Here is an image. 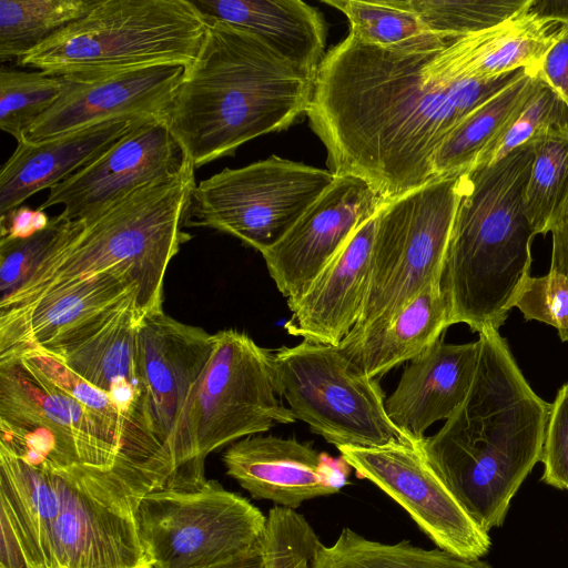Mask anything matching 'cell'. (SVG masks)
<instances>
[{"label": "cell", "mask_w": 568, "mask_h": 568, "mask_svg": "<svg viewBox=\"0 0 568 568\" xmlns=\"http://www.w3.org/2000/svg\"><path fill=\"white\" fill-rule=\"evenodd\" d=\"M526 4L495 27L474 59L475 78L493 79L517 70L538 75L540 64L559 39L562 24L537 18Z\"/></svg>", "instance_id": "f546056e"}, {"label": "cell", "mask_w": 568, "mask_h": 568, "mask_svg": "<svg viewBox=\"0 0 568 568\" xmlns=\"http://www.w3.org/2000/svg\"><path fill=\"white\" fill-rule=\"evenodd\" d=\"M540 78L526 71L467 114L434 156L436 179L465 173L497 141L535 93Z\"/></svg>", "instance_id": "83f0119b"}, {"label": "cell", "mask_w": 568, "mask_h": 568, "mask_svg": "<svg viewBox=\"0 0 568 568\" xmlns=\"http://www.w3.org/2000/svg\"><path fill=\"white\" fill-rule=\"evenodd\" d=\"M323 457L295 438L258 434L233 443L223 463L254 499L296 510L306 500L336 494L323 479Z\"/></svg>", "instance_id": "603a6c76"}, {"label": "cell", "mask_w": 568, "mask_h": 568, "mask_svg": "<svg viewBox=\"0 0 568 568\" xmlns=\"http://www.w3.org/2000/svg\"><path fill=\"white\" fill-rule=\"evenodd\" d=\"M280 396L337 448L415 443L388 418L384 392L339 346L303 339L273 352Z\"/></svg>", "instance_id": "9c48e42d"}, {"label": "cell", "mask_w": 568, "mask_h": 568, "mask_svg": "<svg viewBox=\"0 0 568 568\" xmlns=\"http://www.w3.org/2000/svg\"><path fill=\"white\" fill-rule=\"evenodd\" d=\"M206 19L201 49L162 114L195 170L287 129L307 113L315 82L255 34Z\"/></svg>", "instance_id": "3957f363"}, {"label": "cell", "mask_w": 568, "mask_h": 568, "mask_svg": "<svg viewBox=\"0 0 568 568\" xmlns=\"http://www.w3.org/2000/svg\"><path fill=\"white\" fill-rule=\"evenodd\" d=\"M478 341L445 343L443 336L409 361L394 392L385 398L392 423L420 443L434 423L448 419L465 402L476 371Z\"/></svg>", "instance_id": "7402d4cb"}, {"label": "cell", "mask_w": 568, "mask_h": 568, "mask_svg": "<svg viewBox=\"0 0 568 568\" xmlns=\"http://www.w3.org/2000/svg\"><path fill=\"white\" fill-rule=\"evenodd\" d=\"M477 341L465 402L420 445L445 486L489 532L503 525L513 497L541 462L551 404L532 390L498 331Z\"/></svg>", "instance_id": "7a4b0ae2"}, {"label": "cell", "mask_w": 568, "mask_h": 568, "mask_svg": "<svg viewBox=\"0 0 568 568\" xmlns=\"http://www.w3.org/2000/svg\"><path fill=\"white\" fill-rule=\"evenodd\" d=\"M138 121L119 119L38 141L18 142L0 171V215L70 178Z\"/></svg>", "instance_id": "cb8c5ba5"}, {"label": "cell", "mask_w": 568, "mask_h": 568, "mask_svg": "<svg viewBox=\"0 0 568 568\" xmlns=\"http://www.w3.org/2000/svg\"><path fill=\"white\" fill-rule=\"evenodd\" d=\"M310 568H489L440 548L426 549L408 540L382 542L345 527L331 545L320 542Z\"/></svg>", "instance_id": "f1b7e54d"}, {"label": "cell", "mask_w": 568, "mask_h": 568, "mask_svg": "<svg viewBox=\"0 0 568 568\" xmlns=\"http://www.w3.org/2000/svg\"><path fill=\"white\" fill-rule=\"evenodd\" d=\"M122 271L74 282L32 303L0 311V365L45 348L135 294ZM136 307V305H135Z\"/></svg>", "instance_id": "ffe728a7"}, {"label": "cell", "mask_w": 568, "mask_h": 568, "mask_svg": "<svg viewBox=\"0 0 568 568\" xmlns=\"http://www.w3.org/2000/svg\"><path fill=\"white\" fill-rule=\"evenodd\" d=\"M566 125H568L567 104L540 79L535 93L523 111L474 166L493 164L518 146L528 143L540 132Z\"/></svg>", "instance_id": "8d00e7d4"}, {"label": "cell", "mask_w": 568, "mask_h": 568, "mask_svg": "<svg viewBox=\"0 0 568 568\" xmlns=\"http://www.w3.org/2000/svg\"><path fill=\"white\" fill-rule=\"evenodd\" d=\"M534 153L528 142L463 174L440 287L448 325L478 334L498 328L530 277L536 232L525 210Z\"/></svg>", "instance_id": "5b68a950"}, {"label": "cell", "mask_w": 568, "mask_h": 568, "mask_svg": "<svg viewBox=\"0 0 568 568\" xmlns=\"http://www.w3.org/2000/svg\"><path fill=\"white\" fill-rule=\"evenodd\" d=\"M65 219L51 217L39 233L22 240L0 242L1 300L18 291L32 276L60 235Z\"/></svg>", "instance_id": "74e56055"}, {"label": "cell", "mask_w": 568, "mask_h": 568, "mask_svg": "<svg viewBox=\"0 0 568 568\" xmlns=\"http://www.w3.org/2000/svg\"><path fill=\"white\" fill-rule=\"evenodd\" d=\"M538 77L554 89L568 106V24L545 55Z\"/></svg>", "instance_id": "60d3db41"}, {"label": "cell", "mask_w": 568, "mask_h": 568, "mask_svg": "<svg viewBox=\"0 0 568 568\" xmlns=\"http://www.w3.org/2000/svg\"><path fill=\"white\" fill-rule=\"evenodd\" d=\"M216 344L215 334L184 324L163 310L136 324V367L151 434L173 471L164 488L196 489L206 484L196 458L192 419L195 399Z\"/></svg>", "instance_id": "ba28073f"}, {"label": "cell", "mask_w": 568, "mask_h": 568, "mask_svg": "<svg viewBox=\"0 0 568 568\" xmlns=\"http://www.w3.org/2000/svg\"><path fill=\"white\" fill-rule=\"evenodd\" d=\"M0 568H37L12 518L3 508H0Z\"/></svg>", "instance_id": "7bdbcfd3"}, {"label": "cell", "mask_w": 568, "mask_h": 568, "mask_svg": "<svg viewBox=\"0 0 568 568\" xmlns=\"http://www.w3.org/2000/svg\"><path fill=\"white\" fill-rule=\"evenodd\" d=\"M135 305L136 295H130L54 344L37 351L49 354L91 385L108 393L128 416L153 437L143 410L136 367L139 317Z\"/></svg>", "instance_id": "d6986e66"}, {"label": "cell", "mask_w": 568, "mask_h": 568, "mask_svg": "<svg viewBox=\"0 0 568 568\" xmlns=\"http://www.w3.org/2000/svg\"><path fill=\"white\" fill-rule=\"evenodd\" d=\"M527 0H404L424 26L447 38L493 29L509 20Z\"/></svg>", "instance_id": "e575fe53"}, {"label": "cell", "mask_w": 568, "mask_h": 568, "mask_svg": "<svg viewBox=\"0 0 568 568\" xmlns=\"http://www.w3.org/2000/svg\"><path fill=\"white\" fill-rule=\"evenodd\" d=\"M541 462L542 481L559 489H568V384L551 403L546 427Z\"/></svg>", "instance_id": "ab89813d"}, {"label": "cell", "mask_w": 568, "mask_h": 568, "mask_svg": "<svg viewBox=\"0 0 568 568\" xmlns=\"http://www.w3.org/2000/svg\"><path fill=\"white\" fill-rule=\"evenodd\" d=\"M552 250L549 272L568 277V206L550 229Z\"/></svg>", "instance_id": "ee69618b"}, {"label": "cell", "mask_w": 568, "mask_h": 568, "mask_svg": "<svg viewBox=\"0 0 568 568\" xmlns=\"http://www.w3.org/2000/svg\"><path fill=\"white\" fill-rule=\"evenodd\" d=\"M514 306L526 320L554 326L560 339L568 341V277L551 272L530 276L516 295Z\"/></svg>", "instance_id": "f35d334b"}, {"label": "cell", "mask_w": 568, "mask_h": 568, "mask_svg": "<svg viewBox=\"0 0 568 568\" xmlns=\"http://www.w3.org/2000/svg\"><path fill=\"white\" fill-rule=\"evenodd\" d=\"M463 174L437 178L378 210L366 295L348 335L385 325L425 288L440 284Z\"/></svg>", "instance_id": "52a82bcc"}, {"label": "cell", "mask_w": 568, "mask_h": 568, "mask_svg": "<svg viewBox=\"0 0 568 568\" xmlns=\"http://www.w3.org/2000/svg\"><path fill=\"white\" fill-rule=\"evenodd\" d=\"M209 19L242 28L276 54L315 78L325 54L322 14L301 0H193Z\"/></svg>", "instance_id": "d4e9b609"}, {"label": "cell", "mask_w": 568, "mask_h": 568, "mask_svg": "<svg viewBox=\"0 0 568 568\" xmlns=\"http://www.w3.org/2000/svg\"><path fill=\"white\" fill-rule=\"evenodd\" d=\"M63 79L44 71L0 70V128L17 143L59 99Z\"/></svg>", "instance_id": "836d02e7"}, {"label": "cell", "mask_w": 568, "mask_h": 568, "mask_svg": "<svg viewBox=\"0 0 568 568\" xmlns=\"http://www.w3.org/2000/svg\"><path fill=\"white\" fill-rule=\"evenodd\" d=\"M60 507L57 474L0 447V508L12 518L37 568H54L52 530Z\"/></svg>", "instance_id": "4316f807"}, {"label": "cell", "mask_w": 568, "mask_h": 568, "mask_svg": "<svg viewBox=\"0 0 568 568\" xmlns=\"http://www.w3.org/2000/svg\"><path fill=\"white\" fill-rule=\"evenodd\" d=\"M215 338L192 419L201 462L225 445L296 420L278 397L273 352L234 328Z\"/></svg>", "instance_id": "5bb4252c"}, {"label": "cell", "mask_w": 568, "mask_h": 568, "mask_svg": "<svg viewBox=\"0 0 568 568\" xmlns=\"http://www.w3.org/2000/svg\"><path fill=\"white\" fill-rule=\"evenodd\" d=\"M99 0H0V62L19 60Z\"/></svg>", "instance_id": "d6a6232c"}, {"label": "cell", "mask_w": 568, "mask_h": 568, "mask_svg": "<svg viewBox=\"0 0 568 568\" xmlns=\"http://www.w3.org/2000/svg\"><path fill=\"white\" fill-rule=\"evenodd\" d=\"M385 200L367 181L344 174L291 230L261 254L270 276L286 298L302 294Z\"/></svg>", "instance_id": "e0dca14e"}, {"label": "cell", "mask_w": 568, "mask_h": 568, "mask_svg": "<svg viewBox=\"0 0 568 568\" xmlns=\"http://www.w3.org/2000/svg\"><path fill=\"white\" fill-rule=\"evenodd\" d=\"M337 449L357 477L373 483L396 501L438 548L468 560H478L489 551L488 532L434 471L420 443L390 442Z\"/></svg>", "instance_id": "9a60e30c"}, {"label": "cell", "mask_w": 568, "mask_h": 568, "mask_svg": "<svg viewBox=\"0 0 568 568\" xmlns=\"http://www.w3.org/2000/svg\"><path fill=\"white\" fill-rule=\"evenodd\" d=\"M321 542L306 518L294 509L268 510L262 550L266 568H310Z\"/></svg>", "instance_id": "d590c367"}, {"label": "cell", "mask_w": 568, "mask_h": 568, "mask_svg": "<svg viewBox=\"0 0 568 568\" xmlns=\"http://www.w3.org/2000/svg\"><path fill=\"white\" fill-rule=\"evenodd\" d=\"M345 14L349 33L363 42L400 51H432L456 38L429 31L404 0H323Z\"/></svg>", "instance_id": "4dcf8cb0"}, {"label": "cell", "mask_w": 568, "mask_h": 568, "mask_svg": "<svg viewBox=\"0 0 568 568\" xmlns=\"http://www.w3.org/2000/svg\"><path fill=\"white\" fill-rule=\"evenodd\" d=\"M202 568H266L262 540L250 550L229 560Z\"/></svg>", "instance_id": "bcb514c9"}, {"label": "cell", "mask_w": 568, "mask_h": 568, "mask_svg": "<svg viewBox=\"0 0 568 568\" xmlns=\"http://www.w3.org/2000/svg\"><path fill=\"white\" fill-rule=\"evenodd\" d=\"M183 153L161 115L139 120L103 153L49 190L38 207L63 205L69 221L92 216L133 191L179 173Z\"/></svg>", "instance_id": "2e32d148"}, {"label": "cell", "mask_w": 568, "mask_h": 568, "mask_svg": "<svg viewBox=\"0 0 568 568\" xmlns=\"http://www.w3.org/2000/svg\"><path fill=\"white\" fill-rule=\"evenodd\" d=\"M206 29L190 0H99L17 62L75 80L161 64L186 68Z\"/></svg>", "instance_id": "8992f818"}, {"label": "cell", "mask_w": 568, "mask_h": 568, "mask_svg": "<svg viewBox=\"0 0 568 568\" xmlns=\"http://www.w3.org/2000/svg\"><path fill=\"white\" fill-rule=\"evenodd\" d=\"M448 308L440 284L430 285L385 325L347 335L339 347L369 377L409 362L443 336Z\"/></svg>", "instance_id": "484cf974"}, {"label": "cell", "mask_w": 568, "mask_h": 568, "mask_svg": "<svg viewBox=\"0 0 568 568\" xmlns=\"http://www.w3.org/2000/svg\"><path fill=\"white\" fill-rule=\"evenodd\" d=\"M336 175L272 155L226 168L199 182L183 227H209L260 253L276 244L333 184Z\"/></svg>", "instance_id": "8fae6325"}, {"label": "cell", "mask_w": 568, "mask_h": 568, "mask_svg": "<svg viewBox=\"0 0 568 568\" xmlns=\"http://www.w3.org/2000/svg\"><path fill=\"white\" fill-rule=\"evenodd\" d=\"M0 434L2 447L29 462L105 470L129 465L148 473L92 413L18 362L0 365Z\"/></svg>", "instance_id": "4fadbf2b"}, {"label": "cell", "mask_w": 568, "mask_h": 568, "mask_svg": "<svg viewBox=\"0 0 568 568\" xmlns=\"http://www.w3.org/2000/svg\"><path fill=\"white\" fill-rule=\"evenodd\" d=\"M61 507L52 530L54 568H153L136 524L140 499L158 483L140 468L120 465L54 467Z\"/></svg>", "instance_id": "30bf717a"}, {"label": "cell", "mask_w": 568, "mask_h": 568, "mask_svg": "<svg viewBox=\"0 0 568 568\" xmlns=\"http://www.w3.org/2000/svg\"><path fill=\"white\" fill-rule=\"evenodd\" d=\"M184 70L179 64H161L91 79L61 77L59 99L24 139L38 141L119 119L162 116Z\"/></svg>", "instance_id": "ac0fdd59"}, {"label": "cell", "mask_w": 568, "mask_h": 568, "mask_svg": "<svg viewBox=\"0 0 568 568\" xmlns=\"http://www.w3.org/2000/svg\"><path fill=\"white\" fill-rule=\"evenodd\" d=\"M136 524L153 568H202L239 556L261 542L267 516L217 481L197 489L146 493Z\"/></svg>", "instance_id": "7c38bea8"}, {"label": "cell", "mask_w": 568, "mask_h": 568, "mask_svg": "<svg viewBox=\"0 0 568 568\" xmlns=\"http://www.w3.org/2000/svg\"><path fill=\"white\" fill-rule=\"evenodd\" d=\"M527 8L539 19L568 24V0H528Z\"/></svg>", "instance_id": "f6af8a7d"}, {"label": "cell", "mask_w": 568, "mask_h": 568, "mask_svg": "<svg viewBox=\"0 0 568 568\" xmlns=\"http://www.w3.org/2000/svg\"><path fill=\"white\" fill-rule=\"evenodd\" d=\"M195 185V168L185 160L173 176L146 184L92 216L65 220L32 276L0 300V310L32 303L87 277L122 271L139 286V320L161 311L168 266L191 239L182 229Z\"/></svg>", "instance_id": "277c9868"}, {"label": "cell", "mask_w": 568, "mask_h": 568, "mask_svg": "<svg viewBox=\"0 0 568 568\" xmlns=\"http://www.w3.org/2000/svg\"><path fill=\"white\" fill-rule=\"evenodd\" d=\"M50 220L40 209L20 205L0 215V242L30 237L44 230Z\"/></svg>", "instance_id": "b9f144b4"}, {"label": "cell", "mask_w": 568, "mask_h": 568, "mask_svg": "<svg viewBox=\"0 0 568 568\" xmlns=\"http://www.w3.org/2000/svg\"><path fill=\"white\" fill-rule=\"evenodd\" d=\"M376 214L358 226L302 294L287 298L292 316L284 328L290 335L339 346L355 327L367 290Z\"/></svg>", "instance_id": "44dd1931"}, {"label": "cell", "mask_w": 568, "mask_h": 568, "mask_svg": "<svg viewBox=\"0 0 568 568\" xmlns=\"http://www.w3.org/2000/svg\"><path fill=\"white\" fill-rule=\"evenodd\" d=\"M490 30L432 51L385 49L352 33L331 49L306 113L329 171L364 179L385 200L435 180L434 156L449 132L525 72L471 74Z\"/></svg>", "instance_id": "6da1fadb"}, {"label": "cell", "mask_w": 568, "mask_h": 568, "mask_svg": "<svg viewBox=\"0 0 568 568\" xmlns=\"http://www.w3.org/2000/svg\"><path fill=\"white\" fill-rule=\"evenodd\" d=\"M529 142L534 161L525 210L536 235L546 234L568 206V125L548 129Z\"/></svg>", "instance_id": "1f68e13d"}]
</instances>
